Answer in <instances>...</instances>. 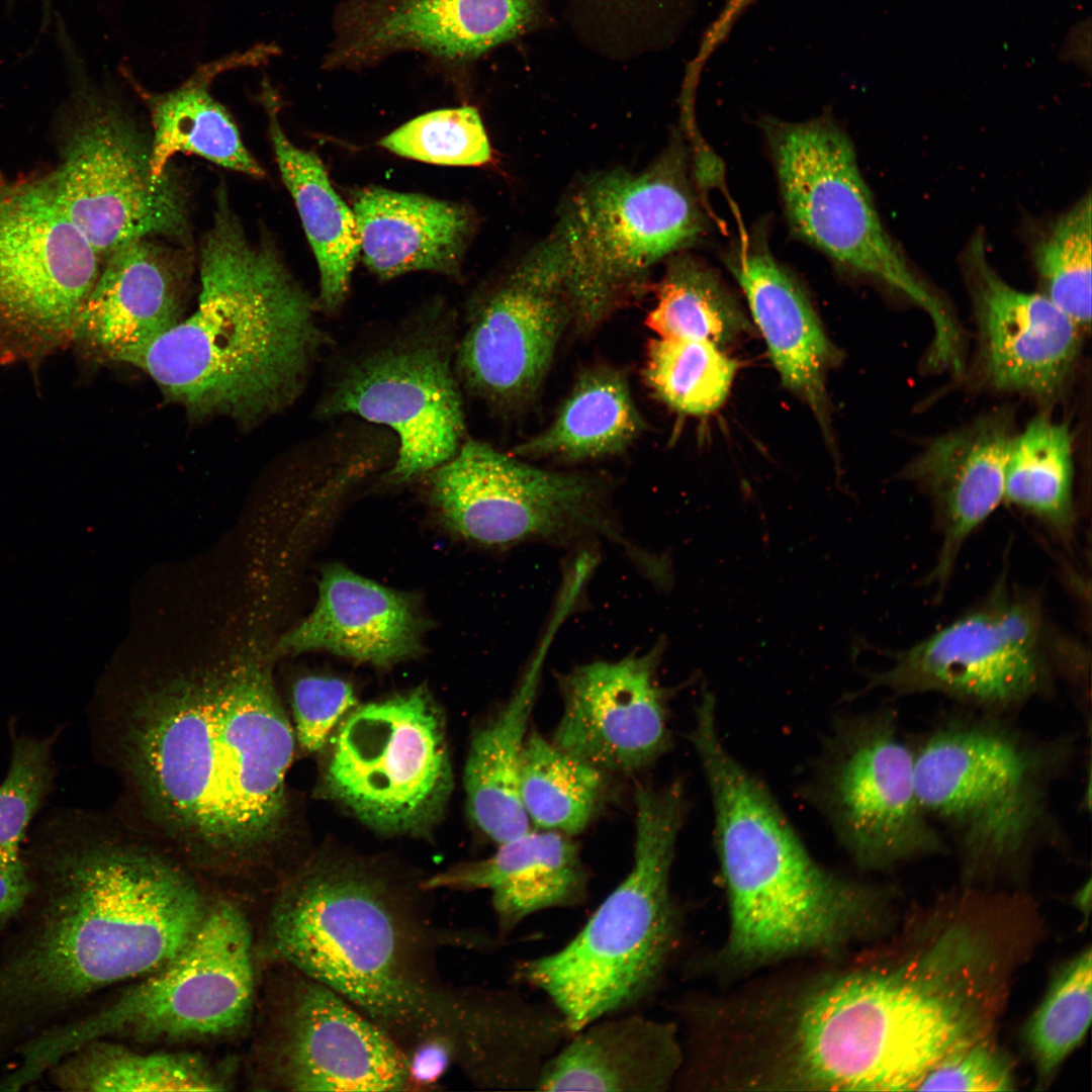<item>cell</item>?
<instances>
[{"mask_svg": "<svg viewBox=\"0 0 1092 1092\" xmlns=\"http://www.w3.org/2000/svg\"><path fill=\"white\" fill-rule=\"evenodd\" d=\"M155 831L199 861L261 857L286 818L295 737L267 667L235 661L139 689L107 718Z\"/></svg>", "mask_w": 1092, "mask_h": 1092, "instance_id": "cell-1", "label": "cell"}, {"mask_svg": "<svg viewBox=\"0 0 1092 1092\" xmlns=\"http://www.w3.org/2000/svg\"><path fill=\"white\" fill-rule=\"evenodd\" d=\"M994 927L966 916L931 925L897 956L799 980L780 1036L810 1091H911L954 1053L989 1038L1011 956Z\"/></svg>", "mask_w": 1092, "mask_h": 1092, "instance_id": "cell-2", "label": "cell"}, {"mask_svg": "<svg viewBox=\"0 0 1092 1092\" xmlns=\"http://www.w3.org/2000/svg\"><path fill=\"white\" fill-rule=\"evenodd\" d=\"M30 873L0 947V1056L89 995L170 961L209 907L178 866L116 841L64 848Z\"/></svg>", "mask_w": 1092, "mask_h": 1092, "instance_id": "cell-3", "label": "cell"}, {"mask_svg": "<svg viewBox=\"0 0 1092 1092\" xmlns=\"http://www.w3.org/2000/svg\"><path fill=\"white\" fill-rule=\"evenodd\" d=\"M216 196L196 309L116 362L144 371L193 417L251 424L297 399L331 339L275 246L251 241L224 191Z\"/></svg>", "mask_w": 1092, "mask_h": 1092, "instance_id": "cell-4", "label": "cell"}, {"mask_svg": "<svg viewBox=\"0 0 1092 1092\" xmlns=\"http://www.w3.org/2000/svg\"><path fill=\"white\" fill-rule=\"evenodd\" d=\"M716 720L714 704H699L690 734L712 796L729 906L727 937L707 965L728 976L797 957L833 960L883 930L889 891L819 864L725 747Z\"/></svg>", "mask_w": 1092, "mask_h": 1092, "instance_id": "cell-5", "label": "cell"}, {"mask_svg": "<svg viewBox=\"0 0 1092 1092\" xmlns=\"http://www.w3.org/2000/svg\"><path fill=\"white\" fill-rule=\"evenodd\" d=\"M272 954L340 994L404 1053L452 1039L459 988L437 975V933L418 897L359 864L315 860L280 890Z\"/></svg>", "mask_w": 1092, "mask_h": 1092, "instance_id": "cell-6", "label": "cell"}, {"mask_svg": "<svg viewBox=\"0 0 1092 1092\" xmlns=\"http://www.w3.org/2000/svg\"><path fill=\"white\" fill-rule=\"evenodd\" d=\"M685 801L679 784L639 786L627 876L565 945L518 964L517 980L545 993L571 1034L645 999L671 962L680 916L670 878Z\"/></svg>", "mask_w": 1092, "mask_h": 1092, "instance_id": "cell-7", "label": "cell"}, {"mask_svg": "<svg viewBox=\"0 0 1092 1092\" xmlns=\"http://www.w3.org/2000/svg\"><path fill=\"white\" fill-rule=\"evenodd\" d=\"M707 219L674 142L647 169L598 173L575 187L542 241L571 321L587 331L643 290L651 268L706 232Z\"/></svg>", "mask_w": 1092, "mask_h": 1092, "instance_id": "cell-8", "label": "cell"}, {"mask_svg": "<svg viewBox=\"0 0 1092 1092\" xmlns=\"http://www.w3.org/2000/svg\"><path fill=\"white\" fill-rule=\"evenodd\" d=\"M458 336L455 315L438 303L365 333L329 358L315 417L355 418L389 431L397 453L387 476L403 482L425 475L466 440Z\"/></svg>", "mask_w": 1092, "mask_h": 1092, "instance_id": "cell-9", "label": "cell"}, {"mask_svg": "<svg viewBox=\"0 0 1092 1092\" xmlns=\"http://www.w3.org/2000/svg\"><path fill=\"white\" fill-rule=\"evenodd\" d=\"M254 1002L252 936L230 902L209 906L170 961L111 1002L38 1032L16 1052L10 1078L20 1087L80 1046L102 1038L182 1041L218 1037L245 1025Z\"/></svg>", "mask_w": 1092, "mask_h": 1092, "instance_id": "cell-10", "label": "cell"}, {"mask_svg": "<svg viewBox=\"0 0 1092 1092\" xmlns=\"http://www.w3.org/2000/svg\"><path fill=\"white\" fill-rule=\"evenodd\" d=\"M1059 751L986 717L949 720L913 746L922 809L951 834L969 876L1012 868L1034 849Z\"/></svg>", "mask_w": 1092, "mask_h": 1092, "instance_id": "cell-11", "label": "cell"}, {"mask_svg": "<svg viewBox=\"0 0 1092 1092\" xmlns=\"http://www.w3.org/2000/svg\"><path fill=\"white\" fill-rule=\"evenodd\" d=\"M763 130L794 234L841 269L908 297L931 318V348H954L962 340L959 324L885 230L846 132L825 116L767 119Z\"/></svg>", "mask_w": 1092, "mask_h": 1092, "instance_id": "cell-12", "label": "cell"}, {"mask_svg": "<svg viewBox=\"0 0 1092 1092\" xmlns=\"http://www.w3.org/2000/svg\"><path fill=\"white\" fill-rule=\"evenodd\" d=\"M1058 648L1040 600L1002 577L978 606L869 673L852 697L878 688L896 697L931 693L1003 712L1051 686L1066 655Z\"/></svg>", "mask_w": 1092, "mask_h": 1092, "instance_id": "cell-13", "label": "cell"}, {"mask_svg": "<svg viewBox=\"0 0 1092 1092\" xmlns=\"http://www.w3.org/2000/svg\"><path fill=\"white\" fill-rule=\"evenodd\" d=\"M102 260L48 176L0 174V364H39L73 342Z\"/></svg>", "mask_w": 1092, "mask_h": 1092, "instance_id": "cell-14", "label": "cell"}, {"mask_svg": "<svg viewBox=\"0 0 1092 1092\" xmlns=\"http://www.w3.org/2000/svg\"><path fill=\"white\" fill-rule=\"evenodd\" d=\"M64 125L61 163L49 181L102 262L143 238L186 241L187 202L171 169L151 170V145L122 107L85 90Z\"/></svg>", "mask_w": 1092, "mask_h": 1092, "instance_id": "cell-15", "label": "cell"}, {"mask_svg": "<svg viewBox=\"0 0 1092 1092\" xmlns=\"http://www.w3.org/2000/svg\"><path fill=\"white\" fill-rule=\"evenodd\" d=\"M806 794L863 870L883 871L947 849L919 802L913 746L891 709L837 720Z\"/></svg>", "mask_w": 1092, "mask_h": 1092, "instance_id": "cell-16", "label": "cell"}, {"mask_svg": "<svg viewBox=\"0 0 1092 1092\" xmlns=\"http://www.w3.org/2000/svg\"><path fill=\"white\" fill-rule=\"evenodd\" d=\"M329 796L371 828L421 833L453 787L444 721L423 689L370 703L342 723L325 774Z\"/></svg>", "mask_w": 1092, "mask_h": 1092, "instance_id": "cell-17", "label": "cell"}, {"mask_svg": "<svg viewBox=\"0 0 1092 1092\" xmlns=\"http://www.w3.org/2000/svg\"><path fill=\"white\" fill-rule=\"evenodd\" d=\"M425 475L445 521L475 542L511 545L603 535L628 546L597 478L539 468L468 438Z\"/></svg>", "mask_w": 1092, "mask_h": 1092, "instance_id": "cell-18", "label": "cell"}, {"mask_svg": "<svg viewBox=\"0 0 1092 1092\" xmlns=\"http://www.w3.org/2000/svg\"><path fill=\"white\" fill-rule=\"evenodd\" d=\"M570 321L558 270L539 243L471 302L455 355L461 386L492 406L526 400Z\"/></svg>", "mask_w": 1092, "mask_h": 1092, "instance_id": "cell-19", "label": "cell"}, {"mask_svg": "<svg viewBox=\"0 0 1092 1092\" xmlns=\"http://www.w3.org/2000/svg\"><path fill=\"white\" fill-rule=\"evenodd\" d=\"M553 23L547 0H347L324 65L357 69L401 51L466 65Z\"/></svg>", "mask_w": 1092, "mask_h": 1092, "instance_id": "cell-20", "label": "cell"}, {"mask_svg": "<svg viewBox=\"0 0 1092 1092\" xmlns=\"http://www.w3.org/2000/svg\"><path fill=\"white\" fill-rule=\"evenodd\" d=\"M662 647L579 665L559 678L563 709L552 742L605 772L639 771L670 745Z\"/></svg>", "mask_w": 1092, "mask_h": 1092, "instance_id": "cell-21", "label": "cell"}, {"mask_svg": "<svg viewBox=\"0 0 1092 1092\" xmlns=\"http://www.w3.org/2000/svg\"><path fill=\"white\" fill-rule=\"evenodd\" d=\"M295 974L279 1020L275 1062L282 1086L292 1091L410 1090L403 1050L333 989Z\"/></svg>", "mask_w": 1092, "mask_h": 1092, "instance_id": "cell-22", "label": "cell"}, {"mask_svg": "<svg viewBox=\"0 0 1092 1092\" xmlns=\"http://www.w3.org/2000/svg\"><path fill=\"white\" fill-rule=\"evenodd\" d=\"M983 251L974 241L965 267L984 376L998 390L1051 399L1067 384L1084 331L1041 292L1005 282Z\"/></svg>", "mask_w": 1092, "mask_h": 1092, "instance_id": "cell-23", "label": "cell"}, {"mask_svg": "<svg viewBox=\"0 0 1092 1092\" xmlns=\"http://www.w3.org/2000/svg\"><path fill=\"white\" fill-rule=\"evenodd\" d=\"M726 264L745 295L784 386L808 405L827 435L826 381L841 353L827 336L806 291L760 236L738 241Z\"/></svg>", "mask_w": 1092, "mask_h": 1092, "instance_id": "cell-24", "label": "cell"}, {"mask_svg": "<svg viewBox=\"0 0 1092 1092\" xmlns=\"http://www.w3.org/2000/svg\"><path fill=\"white\" fill-rule=\"evenodd\" d=\"M188 275L186 260L154 238L121 246L103 261L73 342L116 362L182 320Z\"/></svg>", "mask_w": 1092, "mask_h": 1092, "instance_id": "cell-25", "label": "cell"}, {"mask_svg": "<svg viewBox=\"0 0 1092 1092\" xmlns=\"http://www.w3.org/2000/svg\"><path fill=\"white\" fill-rule=\"evenodd\" d=\"M1014 433L1006 414L992 413L933 439L906 469V477L933 502L941 545L929 580L942 589L969 536L1004 499Z\"/></svg>", "mask_w": 1092, "mask_h": 1092, "instance_id": "cell-26", "label": "cell"}, {"mask_svg": "<svg viewBox=\"0 0 1092 1092\" xmlns=\"http://www.w3.org/2000/svg\"><path fill=\"white\" fill-rule=\"evenodd\" d=\"M589 875L569 835L528 831L498 844L484 859L455 866L422 882L426 890H486L499 938L543 910L581 906Z\"/></svg>", "mask_w": 1092, "mask_h": 1092, "instance_id": "cell-27", "label": "cell"}, {"mask_svg": "<svg viewBox=\"0 0 1092 1092\" xmlns=\"http://www.w3.org/2000/svg\"><path fill=\"white\" fill-rule=\"evenodd\" d=\"M682 1060L674 1021L606 1016L565 1040L544 1066L537 1090L664 1092Z\"/></svg>", "mask_w": 1092, "mask_h": 1092, "instance_id": "cell-28", "label": "cell"}, {"mask_svg": "<svg viewBox=\"0 0 1092 1092\" xmlns=\"http://www.w3.org/2000/svg\"><path fill=\"white\" fill-rule=\"evenodd\" d=\"M421 622L411 600L339 566L324 570L311 614L280 643L286 652L326 650L387 665L420 649Z\"/></svg>", "mask_w": 1092, "mask_h": 1092, "instance_id": "cell-29", "label": "cell"}, {"mask_svg": "<svg viewBox=\"0 0 1092 1092\" xmlns=\"http://www.w3.org/2000/svg\"><path fill=\"white\" fill-rule=\"evenodd\" d=\"M359 254L381 279L416 271L460 273L474 219L462 204L380 187L357 192Z\"/></svg>", "mask_w": 1092, "mask_h": 1092, "instance_id": "cell-30", "label": "cell"}, {"mask_svg": "<svg viewBox=\"0 0 1092 1092\" xmlns=\"http://www.w3.org/2000/svg\"><path fill=\"white\" fill-rule=\"evenodd\" d=\"M545 647L535 656L502 710L473 734L464 768L467 808L497 844L530 829L520 797V772Z\"/></svg>", "mask_w": 1092, "mask_h": 1092, "instance_id": "cell-31", "label": "cell"}, {"mask_svg": "<svg viewBox=\"0 0 1092 1092\" xmlns=\"http://www.w3.org/2000/svg\"><path fill=\"white\" fill-rule=\"evenodd\" d=\"M263 104L268 132L282 180L297 207L320 271L317 309L334 313L344 304L352 271L359 255V237L353 210L332 186L320 158L296 147L278 119L273 90L264 88Z\"/></svg>", "mask_w": 1092, "mask_h": 1092, "instance_id": "cell-32", "label": "cell"}, {"mask_svg": "<svg viewBox=\"0 0 1092 1092\" xmlns=\"http://www.w3.org/2000/svg\"><path fill=\"white\" fill-rule=\"evenodd\" d=\"M645 428L627 380L608 367L580 375L550 426L515 448L522 457L580 461L625 450Z\"/></svg>", "mask_w": 1092, "mask_h": 1092, "instance_id": "cell-33", "label": "cell"}, {"mask_svg": "<svg viewBox=\"0 0 1092 1092\" xmlns=\"http://www.w3.org/2000/svg\"><path fill=\"white\" fill-rule=\"evenodd\" d=\"M230 59L202 68L177 89L148 96L153 127L151 170L159 179L177 154L199 156L223 168L260 178L264 170L243 143L226 109L210 94L208 84Z\"/></svg>", "mask_w": 1092, "mask_h": 1092, "instance_id": "cell-34", "label": "cell"}, {"mask_svg": "<svg viewBox=\"0 0 1092 1092\" xmlns=\"http://www.w3.org/2000/svg\"><path fill=\"white\" fill-rule=\"evenodd\" d=\"M67 1091H218L224 1079L201 1058L185 1053H140L102 1038L58 1062L48 1073Z\"/></svg>", "mask_w": 1092, "mask_h": 1092, "instance_id": "cell-35", "label": "cell"}, {"mask_svg": "<svg viewBox=\"0 0 1092 1092\" xmlns=\"http://www.w3.org/2000/svg\"><path fill=\"white\" fill-rule=\"evenodd\" d=\"M1072 436L1045 415L1014 434L1008 452L1004 499L1039 519L1064 541L1075 531Z\"/></svg>", "mask_w": 1092, "mask_h": 1092, "instance_id": "cell-36", "label": "cell"}, {"mask_svg": "<svg viewBox=\"0 0 1092 1092\" xmlns=\"http://www.w3.org/2000/svg\"><path fill=\"white\" fill-rule=\"evenodd\" d=\"M645 324L660 338L711 342L724 348L752 332L749 318L720 276L685 251L667 258Z\"/></svg>", "mask_w": 1092, "mask_h": 1092, "instance_id": "cell-37", "label": "cell"}, {"mask_svg": "<svg viewBox=\"0 0 1092 1092\" xmlns=\"http://www.w3.org/2000/svg\"><path fill=\"white\" fill-rule=\"evenodd\" d=\"M574 38L605 60L657 53L681 31L693 0H547Z\"/></svg>", "mask_w": 1092, "mask_h": 1092, "instance_id": "cell-38", "label": "cell"}, {"mask_svg": "<svg viewBox=\"0 0 1092 1092\" xmlns=\"http://www.w3.org/2000/svg\"><path fill=\"white\" fill-rule=\"evenodd\" d=\"M52 780L51 740L13 736L8 769L0 783V935L8 929L31 889L24 842Z\"/></svg>", "mask_w": 1092, "mask_h": 1092, "instance_id": "cell-39", "label": "cell"}, {"mask_svg": "<svg viewBox=\"0 0 1092 1092\" xmlns=\"http://www.w3.org/2000/svg\"><path fill=\"white\" fill-rule=\"evenodd\" d=\"M607 772L562 750L541 734H528L520 772V797L535 825L573 835L598 813Z\"/></svg>", "mask_w": 1092, "mask_h": 1092, "instance_id": "cell-40", "label": "cell"}, {"mask_svg": "<svg viewBox=\"0 0 1092 1092\" xmlns=\"http://www.w3.org/2000/svg\"><path fill=\"white\" fill-rule=\"evenodd\" d=\"M738 364L711 342L681 338L648 343L644 379L652 393L672 411L693 417L710 415L726 401Z\"/></svg>", "mask_w": 1092, "mask_h": 1092, "instance_id": "cell-41", "label": "cell"}, {"mask_svg": "<svg viewBox=\"0 0 1092 1092\" xmlns=\"http://www.w3.org/2000/svg\"><path fill=\"white\" fill-rule=\"evenodd\" d=\"M1092 1014V951L1087 947L1064 964L1025 1027V1043L1037 1083L1049 1084L1082 1041Z\"/></svg>", "mask_w": 1092, "mask_h": 1092, "instance_id": "cell-42", "label": "cell"}, {"mask_svg": "<svg viewBox=\"0 0 1092 1092\" xmlns=\"http://www.w3.org/2000/svg\"><path fill=\"white\" fill-rule=\"evenodd\" d=\"M1091 194L1055 219L1032 255L1041 293L1083 331L1091 323Z\"/></svg>", "mask_w": 1092, "mask_h": 1092, "instance_id": "cell-43", "label": "cell"}, {"mask_svg": "<svg viewBox=\"0 0 1092 1092\" xmlns=\"http://www.w3.org/2000/svg\"><path fill=\"white\" fill-rule=\"evenodd\" d=\"M391 153L431 164L480 166L490 145L476 108L462 106L420 115L380 141Z\"/></svg>", "mask_w": 1092, "mask_h": 1092, "instance_id": "cell-44", "label": "cell"}, {"mask_svg": "<svg viewBox=\"0 0 1092 1092\" xmlns=\"http://www.w3.org/2000/svg\"><path fill=\"white\" fill-rule=\"evenodd\" d=\"M355 703L352 687L340 678L309 675L297 679L291 692L295 741L307 752L321 750Z\"/></svg>", "mask_w": 1092, "mask_h": 1092, "instance_id": "cell-45", "label": "cell"}, {"mask_svg": "<svg viewBox=\"0 0 1092 1092\" xmlns=\"http://www.w3.org/2000/svg\"><path fill=\"white\" fill-rule=\"evenodd\" d=\"M1015 1077L1010 1060L989 1038L949 1056L921 1082L919 1091H1011Z\"/></svg>", "mask_w": 1092, "mask_h": 1092, "instance_id": "cell-46", "label": "cell"}, {"mask_svg": "<svg viewBox=\"0 0 1092 1092\" xmlns=\"http://www.w3.org/2000/svg\"><path fill=\"white\" fill-rule=\"evenodd\" d=\"M405 1055L410 1090L435 1085L450 1064L455 1062L453 1044L443 1037L424 1040L407 1051Z\"/></svg>", "mask_w": 1092, "mask_h": 1092, "instance_id": "cell-47", "label": "cell"}, {"mask_svg": "<svg viewBox=\"0 0 1092 1092\" xmlns=\"http://www.w3.org/2000/svg\"><path fill=\"white\" fill-rule=\"evenodd\" d=\"M1091 23L1090 19L1076 23L1068 31L1061 46L1059 57L1062 61L1085 69L1091 63Z\"/></svg>", "mask_w": 1092, "mask_h": 1092, "instance_id": "cell-48", "label": "cell"}]
</instances>
